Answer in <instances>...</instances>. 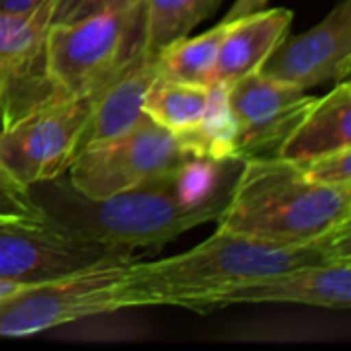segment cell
<instances>
[{
    "mask_svg": "<svg viewBox=\"0 0 351 351\" xmlns=\"http://www.w3.org/2000/svg\"><path fill=\"white\" fill-rule=\"evenodd\" d=\"M93 95L60 97L0 125V169L23 189L62 177L78 152Z\"/></svg>",
    "mask_w": 351,
    "mask_h": 351,
    "instance_id": "6",
    "label": "cell"
},
{
    "mask_svg": "<svg viewBox=\"0 0 351 351\" xmlns=\"http://www.w3.org/2000/svg\"><path fill=\"white\" fill-rule=\"evenodd\" d=\"M294 12L288 8H261L257 12L226 21L218 47L214 84H232L257 72L276 45L288 35Z\"/></svg>",
    "mask_w": 351,
    "mask_h": 351,
    "instance_id": "14",
    "label": "cell"
},
{
    "mask_svg": "<svg viewBox=\"0 0 351 351\" xmlns=\"http://www.w3.org/2000/svg\"><path fill=\"white\" fill-rule=\"evenodd\" d=\"M56 0H0V14H31Z\"/></svg>",
    "mask_w": 351,
    "mask_h": 351,
    "instance_id": "23",
    "label": "cell"
},
{
    "mask_svg": "<svg viewBox=\"0 0 351 351\" xmlns=\"http://www.w3.org/2000/svg\"><path fill=\"white\" fill-rule=\"evenodd\" d=\"M177 138L189 156L210 160H241L237 146V121L228 105L226 84L210 86L204 115L189 132H183Z\"/></svg>",
    "mask_w": 351,
    "mask_h": 351,
    "instance_id": "16",
    "label": "cell"
},
{
    "mask_svg": "<svg viewBox=\"0 0 351 351\" xmlns=\"http://www.w3.org/2000/svg\"><path fill=\"white\" fill-rule=\"evenodd\" d=\"M351 224V187L311 181L274 156L241 162L216 230L267 243H308Z\"/></svg>",
    "mask_w": 351,
    "mask_h": 351,
    "instance_id": "2",
    "label": "cell"
},
{
    "mask_svg": "<svg viewBox=\"0 0 351 351\" xmlns=\"http://www.w3.org/2000/svg\"><path fill=\"white\" fill-rule=\"evenodd\" d=\"M269 4V0H234V4L230 6V10L226 12V16L222 21H232L251 12H257L261 8H265Z\"/></svg>",
    "mask_w": 351,
    "mask_h": 351,
    "instance_id": "24",
    "label": "cell"
},
{
    "mask_svg": "<svg viewBox=\"0 0 351 351\" xmlns=\"http://www.w3.org/2000/svg\"><path fill=\"white\" fill-rule=\"evenodd\" d=\"M185 158L179 138L142 115L128 132L80 150L66 173L82 197L103 199L165 175Z\"/></svg>",
    "mask_w": 351,
    "mask_h": 351,
    "instance_id": "7",
    "label": "cell"
},
{
    "mask_svg": "<svg viewBox=\"0 0 351 351\" xmlns=\"http://www.w3.org/2000/svg\"><path fill=\"white\" fill-rule=\"evenodd\" d=\"M302 173L317 183L351 187V148H341L300 165Z\"/></svg>",
    "mask_w": 351,
    "mask_h": 351,
    "instance_id": "20",
    "label": "cell"
},
{
    "mask_svg": "<svg viewBox=\"0 0 351 351\" xmlns=\"http://www.w3.org/2000/svg\"><path fill=\"white\" fill-rule=\"evenodd\" d=\"M237 304H304L346 311L351 306V259L276 274L222 294L216 308Z\"/></svg>",
    "mask_w": 351,
    "mask_h": 351,
    "instance_id": "12",
    "label": "cell"
},
{
    "mask_svg": "<svg viewBox=\"0 0 351 351\" xmlns=\"http://www.w3.org/2000/svg\"><path fill=\"white\" fill-rule=\"evenodd\" d=\"M142 0H56L53 4V14H51V23H60V21H74L99 10H107V8H119V6H130Z\"/></svg>",
    "mask_w": 351,
    "mask_h": 351,
    "instance_id": "22",
    "label": "cell"
},
{
    "mask_svg": "<svg viewBox=\"0 0 351 351\" xmlns=\"http://www.w3.org/2000/svg\"><path fill=\"white\" fill-rule=\"evenodd\" d=\"M53 4L31 14H0V125L64 97L45 72V33Z\"/></svg>",
    "mask_w": 351,
    "mask_h": 351,
    "instance_id": "9",
    "label": "cell"
},
{
    "mask_svg": "<svg viewBox=\"0 0 351 351\" xmlns=\"http://www.w3.org/2000/svg\"><path fill=\"white\" fill-rule=\"evenodd\" d=\"M134 251L76 234L43 218H0V280L33 286L84 267L132 259Z\"/></svg>",
    "mask_w": 351,
    "mask_h": 351,
    "instance_id": "8",
    "label": "cell"
},
{
    "mask_svg": "<svg viewBox=\"0 0 351 351\" xmlns=\"http://www.w3.org/2000/svg\"><path fill=\"white\" fill-rule=\"evenodd\" d=\"M132 259L103 261L80 271L25 286L0 300V337H31L121 308V284Z\"/></svg>",
    "mask_w": 351,
    "mask_h": 351,
    "instance_id": "5",
    "label": "cell"
},
{
    "mask_svg": "<svg viewBox=\"0 0 351 351\" xmlns=\"http://www.w3.org/2000/svg\"><path fill=\"white\" fill-rule=\"evenodd\" d=\"M142 2L51 23L45 33V72L64 97L99 90L138 49Z\"/></svg>",
    "mask_w": 351,
    "mask_h": 351,
    "instance_id": "4",
    "label": "cell"
},
{
    "mask_svg": "<svg viewBox=\"0 0 351 351\" xmlns=\"http://www.w3.org/2000/svg\"><path fill=\"white\" fill-rule=\"evenodd\" d=\"M210 86L177 82L167 78H154L144 97V115H148L154 123L179 136L189 132L208 105Z\"/></svg>",
    "mask_w": 351,
    "mask_h": 351,
    "instance_id": "19",
    "label": "cell"
},
{
    "mask_svg": "<svg viewBox=\"0 0 351 351\" xmlns=\"http://www.w3.org/2000/svg\"><path fill=\"white\" fill-rule=\"evenodd\" d=\"M226 31V21L195 37H179L165 45L156 53L158 78L189 82V84H214V68L218 47Z\"/></svg>",
    "mask_w": 351,
    "mask_h": 351,
    "instance_id": "18",
    "label": "cell"
},
{
    "mask_svg": "<svg viewBox=\"0 0 351 351\" xmlns=\"http://www.w3.org/2000/svg\"><path fill=\"white\" fill-rule=\"evenodd\" d=\"M226 90L237 121L241 160L261 156L269 146L278 150L280 142L315 101L302 88L276 80L259 70L228 84Z\"/></svg>",
    "mask_w": 351,
    "mask_h": 351,
    "instance_id": "11",
    "label": "cell"
},
{
    "mask_svg": "<svg viewBox=\"0 0 351 351\" xmlns=\"http://www.w3.org/2000/svg\"><path fill=\"white\" fill-rule=\"evenodd\" d=\"M0 218L14 220V218H43L41 208L33 202L29 189H23L12 179H8L0 169Z\"/></svg>",
    "mask_w": 351,
    "mask_h": 351,
    "instance_id": "21",
    "label": "cell"
},
{
    "mask_svg": "<svg viewBox=\"0 0 351 351\" xmlns=\"http://www.w3.org/2000/svg\"><path fill=\"white\" fill-rule=\"evenodd\" d=\"M341 148H351V86L348 80H339L325 97H315L311 107L280 142L276 156L304 165Z\"/></svg>",
    "mask_w": 351,
    "mask_h": 351,
    "instance_id": "15",
    "label": "cell"
},
{
    "mask_svg": "<svg viewBox=\"0 0 351 351\" xmlns=\"http://www.w3.org/2000/svg\"><path fill=\"white\" fill-rule=\"evenodd\" d=\"M351 70V0H341L308 31L284 37L259 72L302 90L348 80Z\"/></svg>",
    "mask_w": 351,
    "mask_h": 351,
    "instance_id": "10",
    "label": "cell"
},
{
    "mask_svg": "<svg viewBox=\"0 0 351 351\" xmlns=\"http://www.w3.org/2000/svg\"><path fill=\"white\" fill-rule=\"evenodd\" d=\"M222 0H142L140 49L156 56L171 41L189 35Z\"/></svg>",
    "mask_w": 351,
    "mask_h": 351,
    "instance_id": "17",
    "label": "cell"
},
{
    "mask_svg": "<svg viewBox=\"0 0 351 351\" xmlns=\"http://www.w3.org/2000/svg\"><path fill=\"white\" fill-rule=\"evenodd\" d=\"M175 169L103 199L82 197L60 177L29 187V193L43 216L76 234L132 251L162 247L179 234L216 220L226 204L187 206L179 197Z\"/></svg>",
    "mask_w": 351,
    "mask_h": 351,
    "instance_id": "3",
    "label": "cell"
},
{
    "mask_svg": "<svg viewBox=\"0 0 351 351\" xmlns=\"http://www.w3.org/2000/svg\"><path fill=\"white\" fill-rule=\"evenodd\" d=\"M156 76V56L138 49L95 90L93 107L78 140V152L128 132L144 115V97Z\"/></svg>",
    "mask_w": 351,
    "mask_h": 351,
    "instance_id": "13",
    "label": "cell"
},
{
    "mask_svg": "<svg viewBox=\"0 0 351 351\" xmlns=\"http://www.w3.org/2000/svg\"><path fill=\"white\" fill-rule=\"evenodd\" d=\"M351 224L308 243H267L214 232L193 249L150 263L132 261L121 284V308H216L222 294L290 269L351 259Z\"/></svg>",
    "mask_w": 351,
    "mask_h": 351,
    "instance_id": "1",
    "label": "cell"
},
{
    "mask_svg": "<svg viewBox=\"0 0 351 351\" xmlns=\"http://www.w3.org/2000/svg\"><path fill=\"white\" fill-rule=\"evenodd\" d=\"M21 288H25V286H21V284H14V282H6V280H0V300L8 298L10 294L19 292Z\"/></svg>",
    "mask_w": 351,
    "mask_h": 351,
    "instance_id": "25",
    "label": "cell"
}]
</instances>
